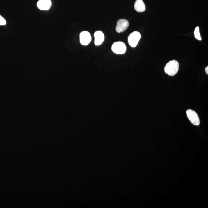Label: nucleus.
I'll use <instances>...</instances> for the list:
<instances>
[{
  "label": "nucleus",
  "instance_id": "f257e3e1",
  "mask_svg": "<svg viewBox=\"0 0 208 208\" xmlns=\"http://www.w3.org/2000/svg\"><path fill=\"white\" fill-rule=\"evenodd\" d=\"M179 63L177 60L170 61L166 64L164 68L165 72L166 74L170 76H173L176 74L179 71Z\"/></svg>",
  "mask_w": 208,
  "mask_h": 208
},
{
  "label": "nucleus",
  "instance_id": "f03ea898",
  "mask_svg": "<svg viewBox=\"0 0 208 208\" xmlns=\"http://www.w3.org/2000/svg\"><path fill=\"white\" fill-rule=\"evenodd\" d=\"M112 51L117 54H123L125 53L127 47L124 42L119 41L114 42L111 47Z\"/></svg>",
  "mask_w": 208,
  "mask_h": 208
},
{
  "label": "nucleus",
  "instance_id": "7ed1b4c3",
  "mask_svg": "<svg viewBox=\"0 0 208 208\" xmlns=\"http://www.w3.org/2000/svg\"><path fill=\"white\" fill-rule=\"evenodd\" d=\"M141 38V34L137 31L133 32L128 37V42L131 47H135L137 46Z\"/></svg>",
  "mask_w": 208,
  "mask_h": 208
},
{
  "label": "nucleus",
  "instance_id": "20e7f679",
  "mask_svg": "<svg viewBox=\"0 0 208 208\" xmlns=\"http://www.w3.org/2000/svg\"><path fill=\"white\" fill-rule=\"evenodd\" d=\"M188 118L190 122L195 125H199L200 122L198 114L195 111L191 109L187 110L186 111Z\"/></svg>",
  "mask_w": 208,
  "mask_h": 208
},
{
  "label": "nucleus",
  "instance_id": "39448f33",
  "mask_svg": "<svg viewBox=\"0 0 208 208\" xmlns=\"http://www.w3.org/2000/svg\"><path fill=\"white\" fill-rule=\"evenodd\" d=\"M129 25V22L127 20L125 19L119 20L116 26V31L118 33H122L128 28Z\"/></svg>",
  "mask_w": 208,
  "mask_h": 208
},
{
  "label": "nucleus",
  "instance_id": "423d86ee",
  "mask_svg": "<svg viewBox=\"0 0 208 208\" xmlns=\"http://www.w3.org/2000/svg\"><path fill=\"white\" fill-rule=\"evenodd\" d=\"M81 44L84 46L88 45L91 41V34L88 32L84 31L80 33L79 35Z\"/></svg>",
  "mask_w": 208,
  "mask_h": 208
},
{
  "label": "nucleus",
  "instance_id": "0eeeda50",
  "mask_svg": "<svg viewBox=\"0 0 208 208\" xmlns=\"http://www.w3.org/2000/svg\"><path fill=\"white\" fill-rule=\"evenodd\" d=\"M51 0H40L37 3V6L41 10H47L50 9L51 6Z\"/></svg>",
  "mask_w": 208,
  "mask_h": 208
},
{
  "label": "nucleus",
  "instance_id": "6e6552de",
  "mask_svg": "<svg viewBox=\"0 0 208 208\" xmlns=\"http://www.w3.org/2000/svg\"><path fill=\"white\" fill-rule=\"evenodd\" d=\"M95 44L96 46L101 45L104 40V35L103 32L98 31L94 34Z\"/></svg>",
  "mask_w": 208,
  "mask_h": 208
},
{
  "label": "nucleus",
  "instance_id": "1a4fd4ad",
  "mask_svg": "<svg viewBox=\"0 0 208 208\" xmlns=\"http://www.w3.org/2000/svg\"><path fill=\"white\" fill-rule=\"evenodd\" d=\"M134 8L138 12H143L146 10V6L142 0H136L135 1Z\"/></svg>",
  "mask_w": 208,
  "mask_h": 208
},
{
  "label": "nucleus",
  "instance_id": "9d476101",
  "mask_svg": "<svg viewBox=\"0 0 208 208\" xmlns=\"http://www.w3.org/2000/svg\"><path fill=\"white\" fill-rule=\"evenodd\" d=\"M194 34L195 37L197 40L201 41L202 38L200 33L199 27L197 26L195 29Z\"/></svg>",
  "mask_w": 208,
  "mask_h": 208
},
{
  "label": "nucleus",
  "instance_id": "9b49d317",
  "mask_svg": "<svg viewBox=\"0 0 208 208\" xmlns=\"http://www.w3.org/2000/svg\"><path fill=\"white\" fill-rule=\"evenodd\" d=\"M6 24V21L5 19L1 15H0V25H5Z\"/></svg>",
  "mask_w": 208,
  "mask_h": 208
},
{
  "label": "nucleus",
  "instance_id": "f8f14e48",
  "mask_svg": "<svg viewBox=\"0 0 208 208\" xmlns=\"http://www.w3.org/2000/svg\"><path fill=\"white\" fill-rule=\"evenodd\" d=\"M205 71L206 72L207 74H208V66H207L206 68H205Z\"/></svg>",
  "mask_w": 208,
  "mask_h": 208
}]
</instances>
